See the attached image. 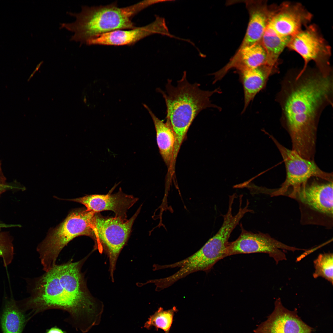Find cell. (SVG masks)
<instances>
[{
  "label": "cell",
  "mask_w": 333,
  "mask_h": 333,
  "mask_svg": "<svg viewBox=\"0 0 333 333\" xmlns=\"http://www.w3.org/2000/svg\"><path fill=\"white\" fill-rule=\"evenodd\" d=\"M86 259L56 264L38 278L23 310H31L34 314L51 309L65 311L68 321L83 333L98 325L104 306L87 287L81 271Z\"/></svg>",
  "instance_id": "1"
},
{
  "label": "cell",
  "mask_w": 333,
  "mask_h": 333,
  "mask_svg": "<svg viewBox=\"0 0 333 333\" xmlns=\"http://www.w3.org/2000/svg\"><path fill=\"white\" fill-rule=\"evenodd\" d=\"M295 80L283 104L284 122L292 150L304 158L313 159L318 112L323 104L330 102L332 80L321 74Z\"/></svg>",
  "instance_id": "2"
},
{
  "label": "cell",
  "mask_w": 333,
  "mask_h": 333,
  "mask_svg": "<svg viewBox=\"0 0 333 333\" xmlns=\"http://www.w3.org/2000/svg\"><path fill=\"white\" fill-rule=\"evenodd\" d=\"M168 79L165 90L158 88L157 91L164 98L166 107V122L170 126L175 136L173 159L175 160L181 144L193 121L202 110L208 108H220L211 103V97L219 93L220 89L213 91L201 89L200 84H191L187 79L184 71L176 86Z\"/></svg>",
  "instance_id": "3"
},
{
  "label": "cell",
  "mask_w": 333,
  "mask_h": 333,
  "mask_svg": "<svg viewBox=\"0 0 333 333\" xmlns=\"http://www.w3.org/2000/svg\"><path fill=\"white\" fill-rule=\"evenodd\" d=\"M158 2V0H144L122 7H118L116 2L99 6H83L79 13H69L76 18L74 22L62 23L61 27L74 32L72 40L86 43L103 34L135 27L132 21L133 17L146 8Z\"/></svg>",
  "instance_id": "4"
},
{
  "label": "cell",
  "mask_w": 333,
  "mask_h": 333,
  "mask_svg": "<svg viewBox=\"0 0 333 333\" xmlns=\"http://www.w3.org/2000/svg\"><path fill=\"white\" fill-rule=\"evenodd\" d=\"M290 198L298 204L302 224L332 228L333 182L311 178Z\"/></svg>",
  "instance_id": "5"
},
{
  "label": "cell",
  "mask_w": 333,
  "mask_h": 333,
  "mask_svg": "<svg viewBox=\"0 0 333 333\" xmlns=\"http://www.w3.org/2000/svg\"><path fill=\"white\" fill-rule=\"evenodd\" d=\"M95 213L86 209L76 210L70 213L39 244L37 250L45 272L56 265L61 250L75 237L85 235L94 240L93 220Z\"/></svg>",
  "instance_id": "6"
},
{
  "label": "cell",
  "mask_w": 333,
  "mask_h": 333,
  "mask_svg": "<svg viewBox=\"0 0 333 333\" xmlns=\"http://www.w3.org/2000/svg\"><path fill=\"white\" fill-rule=\"evenodd\" d=\"M141 207L129 220L121 217H106L95 213L93 220L96 248L104 250L108 256L112 280L119 254L128 240Z\"/></svg>",
  "instance_id": "7"
},
{
  "label": "cell",
  "mask_w": 333,
  "mask_h": 333,
  "mask_svg": "<svg viewBox=\"0 0 333 333\" xmlns=\"http://www.w3.org/2000/svg\"><path fill=\"white\" fill-rule=\"evenodd\" d=\"M271 138L279 150L284 162L286 176L280 187L271 194L272 197L282 195L290 197L303 184L312 177L333 182L332 173L325 172L314 160L305 159L293 150L286 148L275 138Z\"/></svg>",
  "instance_id": "8"
},
{
  "label": "cell",
  "mask_w": 333,
  "mask_h": 333,
  "mask_svg": "<svg viewBox=\"0 0 333 333\" xmlns=\"http://www.w3.org/2000/svg\"><path fill=\"white\" fill-rule=\"evenodd\" d=\"M241 232L235 240L228 242L226 257L240 254L263 253L269 254L276 264L286 260L282 250L294 252L305 249L291 246L274 238L269 234L261 232L254 233L245 230L241 223Z\"/></svg>",
  "instance_id": "9"
},
{
  "label": "cell",
  "mask_w": 333,
  "mask_h": 333,
  "mask_svg": "<svg viewBox=\"0 0 333 333\" xmlns=\"http://www.w3.org/2000/svg\"><path fill=\"white\" fill-rule=\"evenodd\" d=\"M287 47L298 53L304 61V67L296 79L303 74L307 64L312 60L316 63L322 75H330L329 69L323 61L330 54V47L314 26L306 27L291 37Z\"/></svg>",
  "instance_id": "10"
},
{
  "label": "cell",
  "mask_w": 333,
  "mask_h": 333,
  "mask_svg": "<svg viewBox=\"0 0 333 333\" xmlns=\"http://www.w3.org/2000/svg\"><path fill=\"white\" fill-rule=\"evenodd\" d=\"M236 226L235 222L229 218L223 219L216 233L198 251L186 259L187 266L192 271L209 270L219 261L226 257L228 240Z\"/></svg>",
  "instance_id": "11"
},
{
  "label": "cell",
  "mask_w": 333,
  "mask_h": 333,
  "mask_svg": "<svg viewBox=\"0 0 333 333\" xmlns=\"http://www.w3.org/2000/svg\"><path fill=\"white\" fill-rule=\"evenodd\" d=\"M155 33L171 37L163 18L156 17L154 21L144 26L118 30L102 34L88 41L86 44L89 45L130 46Z\"/></svg>",
  "instance_id": "12"
},
{
  "label": "cell",
  "mask_w": 333,
  "mask_h": 333,
  "mask_svg": "<svg viewBox=\"0 0 333 333\" xmlns=\"http://www.w3.org/2000/svg\"><path fill=\"white\" fill-rule=\"evenodd\" d=\"M274 306L273 312L254 330V333H312L313 328L298 316L296 309L288 310L279 298L275 301Z\"/></svg>",
  "instance_id": "13"
},
{
  "label": "cell",
  "mask_w": 333,
  "mask_h": 333,
  "mask_svg": "<svg viewBox=\"0 0 333 333\" xmlns=\"http://www.w3.org/2000/svg\"><path fill=\"white\" fill-rule=\"evenodd\" d=\"M311 17L301 5L286 4L274 11L269 23L279 35L291 37L302 30Z\"/></svg>",
  "instance_id": "14"
},
{
  "label": "cell",
  "mask_w": 333,
  "mask_h": 333,
  "mask_svg": "<svg viewBox=\"0 0 333 333\" xmlns=\"http://www.w3.org/2000/svg\"><path fill=\"white\" fill-rule=\"evenodd\" d=\"M92 195L69 199L84 205L87 210L99 212L105 210L113 211L115 216L126 218V212L137 201L138 198L124 193L121 188L116 193Z\"/></svg>",
  "instance_id": "15"
},
{
  "label": "cell",
  "mask_w": 333,
  "mask_h": 333,
  "mask_svg": "<svg viewBox=\"0 0 333 333\" xmlns=\"http://www.w3.org/2000/svg\"><path fill=\"white\" fill-rule=\"evenodd\" d=\"M276 69L264 65L240 71L239 78L243 86L244 106L242 113L246 110L256 95L265 86L269 77Z\"/></svg>",
  "instance_id": "16"
},
{
  "label": "cell",
  "mask_w": 333,
  "mask_h": 333,
  "mask_svg": "<svg viewBox=\"0 0 333 333\" xmlns=\"http://www.w3.org/2000/svg\"><path fill=\"white\" fill-rule=\"evenodd\" d=\"M151 116L156 132L157 144L160 154L168 170L172 173V163L175 142L174 133L170 126L160 120L146 104H143Z\"/></svg>",
  "instance_id": "17"
},
{
  "label": "cell",
  "mask_w": 333,
  "mask_h": 333,
  "mask_svg": "<svg viewBox=\"0 0 333 333\" xmlns=\"http://www.w3.org/2000/svg\"><path fill=\"white\" fill-rule=\"evenodd\" d=\"M240 53V57L238 61L228 64L222 69L224 74H226L232 67H235L240 71L267 65L266 51L262 44L259 42L242 47Z\"/></svg>",
  "instance_id": "18"
},
{
  "label": "cell",
  "mask_w": 333,
  "mask_h": 333,
  "mask_svg": "<svg viewBox=\"0 0 333 333\" xmlns=\"http://www.w3.org/2000/svg\"><path fill=\"white\" fill-rule=\"evenodd\" d=\"M291 38L278 34L268 23L262 39L267 54V65L276 68L279 56L287 47Z\"/></svg>",
  "instance_id": "19"
},
{
  "label": "cell",
  "mask_w": 333,
  "mask_h": 333,
  "mask_svg": "<svg viewBox=\"0 0 333 333\" xmlns=\"http://www.w3.org/2000/svg\"><path fill=\"white\" fill-rule=\"evenodd\" d=\"M27 321L23 310L14 299L6 301L0 318L3 333H22Z\"/></svg>",
  "instance_id": "20"
},
{
  "label": "cell",
  "mask_w": 333,
  "mask_h": 333,
  "mask_svg": "<svg viewBox=\"0 0 333 333\" xmlns=\"http://www.w3.org/2000/svg\"><path fill=\"white\" fill-rule=\"evenodd\" d=\"M265 9H257L251 14L242 47L250 46L262 39L274 11L269 13Z\"/></svg>",
  "instance_id": "21"
},
{
  "label": "cell",
  "mask_w": 333,
  "mask_h": 333,
  "mask_svg": "<svg viewBox=\"0 0 333 333\" xmlns=\"http://www.w3.org/2000/svg\"><path fill=\"white\" fill-rule=\"evenodd\" d=\"M177 310L175 306L166 310L160 307L153 314L150 316L144 327L149 329L152 326H154L157 330L161 329L165 333H169L173 322L174 313Z\"/></svg>",
  "instance_id": "22"
},
{
  "label": "cell",
  "mask_w": 333,
  "mask_h": 333,
  "mask_svg": "<svg viewBox=\"0 0 333 333\" xmlns=\"http://www.w3.org/2000/svg\"><path fill=\"white\" fill-rule=\"evenodd\" d=\"M333 257L330 253L319 254L313 261L314 272L313 277L324 278L331 284L333 281Z\"/></svg>",
  "instance_id": "23"
},
{
  "label": "cell",
  "mask_w": 333,
  "mask_h": 333,
  "mask_svg": "<svg viewBox=\"0 0 333 333\" xmlns=\"http://www.w3.org/2000/svg\"><path fill=\"white\" fill-rule=\"evenodd\" d=\"M13 252L10 236L6 233H0V257L2 258L5 266L8 265L11 261Z\"/></svg>",
  "instance_id": "24"
},
{
  "label": "cell",
  "mask_w": 333,
  "mask_h": 333,
  "mask_svg": "<svg viewBox=\"0 0 333 333\" xmlns=\"http://www.w3.org/2000/svg\"><path fill=\"white\" fill-rule=\"evenodd\" d=\"M12 188L10 186L7 184L6 182L0 181V195L7 189ZM3 225L0 224V228H2Z\"/></svg>",
  "instance_id": "25"
},
{
  "label": "cell",
  "mask_w": 333,
  "mask_h": 333,
  "mask_svg": "<svg viewBox=\"0 0 333 333\" xmlns=\"http://www.w3.org/2000/svg\"><path fill=\"white\" fill-rule=\"evenodd\" d=\"M44 333H66L61 329L56 327H52L47 330Z\"/></svg>",
  "instance_id": "26"
},
{
  "label": "cell",
  "mask_w": 333,
  "mask_h": 333,
  "mask_svg": "<svg viewBox=\"0 0 333 333\" xmlns=\"http://www.w3.org/2000/svg\"><path fill=\"white\" fill-rule=\"evenodd\" d=\"M1 163V162L0 160V181L6 179L2 171Z\"/></svg>",
  "instance_id": "27"
},
{
  "label": "cell",
  "mask_w": 333,
  "mask_h": 333,
  "mask_svg": "<svg viewBox=\"0 0 333 333\" xmlns=\"http://www.w3.org/2000/svg\"><path fill=\"white\" fill-rule=\"evenodd\" d=\"M41 64H39L38 65L35 70L32 73L31 75V76L29 77V78L28 79V81L34 75L36 71L38 70V69L39 68L41 65Z\"/></svg>",
  "instance_id": "28"
}]
</instances>
